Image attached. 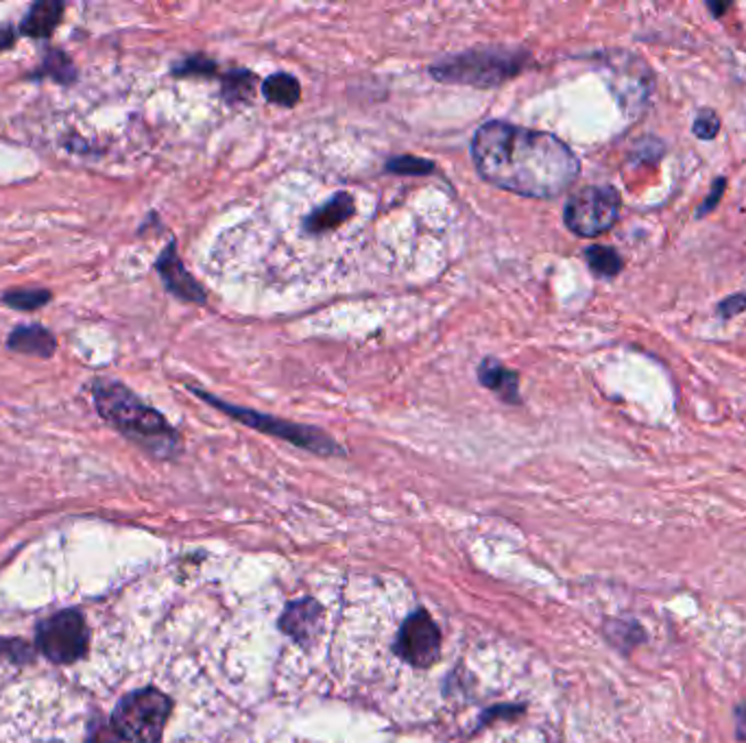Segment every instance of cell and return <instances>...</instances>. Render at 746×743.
I'll use <instances>...</instances> for the list:
<instances>
[{
    "mask_svg": "<svg viewBox=\"0 0 746 743\" xmlns=\"http://www.w3.org/2000/svg\"><path fill=\"white\" fill-rule=\"evenodd\" d=\"M472 157L487 184L533 199L559 197L581 171L579 157L556 135L502 120L476 131Z\"/></svg>",
    "mask_w": 746,
    "mask_h": 743,
    "instance_id": "cell-1",
    "label": "cell"
},
{
    "mask_svg": "<svg viewBox=\"0 0 746 743\" xmlns=\"http://www.w3.org/2000/svg\"><path fill=\"white\" fill-rule=\"evenodd\" d=\"M93 402L99 417L120 436L147 454L169 460L182 451L177 429L162 413L147 406L129 386L118 380L99 378L93 382Z\"/></svg>",
    "mask_w": 746,
    "mask_h": 743,
    "instance_id": "cell-2",
    "label": "cell"
},
{
    "mask_svg": "<svg viewBox=\"0 0 746 743\" xmlns=\"http://www.w3.org/2000/svg\"><path fill=\"white\" fill-rule=\"evenodd\" d=\"M527 51L511 46H480L430 66V75L441 84H463L496 88L513 79L527 66Z\"/></svg>",
    "mask_w": 746,
    "mask_h": 743,
    "instance_id": "cell-3",
    "label": "cell"
},
{
    "mask_svg": "<svg viewBox=\"0 0 746 743\" xmlns=\"http://www.w3.org/2000/svg\"><path fill=\"white\" fill-rule=\"evenodd\" d=\"M173 702L160 689L147 687L127 693L113 709L109 722L122 742L160 743Z\"/></svg>",
    "mask_w": 746,
    "mask_h": 743,
    "instance_id": "cell-4",
    "label": "cell"
},
{
    "mask_svg": "<svg viewBox=\"0 0 746 743\" xmlns=\"http://www.w3.org/2000/svg\"><path fill=\"white\" fill-rule=\"evenodd\" d=\"M199 400H204L206 404H210L214 408L223 411L225 415L234 417V422L238 424L247 425V427H253L258 431H264L269 436H278V438H284L302 449H309L313 454H320V456H336L340 454L343 449L325 434L321 431L317 427H311V425H300L291 424V422H282L278 417H269V415H260L256 411H247V408H238V406H231V404H225L223 400L214 397V395H208L199 389H191Z\"/></svg>",
    "mask_w": 746,
    "mask_h": 743,
    "instance_id": "cell-5",
    "label": "cell"
},
{
    "mask_svg": "<svg viewBox=\"0 0 746 743\" xmlns=\"http://www.w3.org/2000/svg\"><path fill=\"white\" fill-rule=\"evenodd\" d=\"M35 647L55 665H73L88 654L90 633L77 609L44 618L35 631Z\"/></svg>",
    "mask_w": 746,
    "mask_h": 743,
    "instance_id": "cell-6",
    "label": "cell"
},
{
    "mask_svg": "<svg viewBox=\"0 0 746 743\" xmlns=\"http://www.w3.org/2000/svg\"><path fill=\"white\" fill-rule=\"evenodd\" d=\"M620 216V195L612 186H587L570 197L563 220L581 238L609 231Z\"/></svg>",
    "mask_w": 746,
    "mask_h": 743,
    "instance_id": "cell-7",
    "label": "cell"
},
{
    "mask_svg": "<svg viewBox=\"0 0 746 743\" xmlns=\"http://www.w3.org/2000/svg\"><path fill=\"white\" fill-rule=\"evenodd\" d=\"M398 652L413 667H432L441 656V633L426 611H415L400 629Z\"/></svg>",
    "mask_w": 746,
    "mask_h": 743,
    "instance_id": "cell-8",
    "label": "cell"
},
{
    "mask_svg": "<svg viewBox=\"0 0 746 743\" xmlns=\"http://www.w3.org/2000/svg\"><path fill=\"white\" fill-rule=\"evenodd\" d=\"M155 271L160 273L166 291L188 304H206V291L195 282V277L182 264L177 255V244L171 242L158 258Z\"/></svg>",
    "mask_w": 746,
    "mask_h": 743,
    "instance_id": "cell-9",
    "label": "cell"
},
{
    "mask_svg": "<svg viewBox=\"0 0 746 743\" xmlns=\"http://www.w3.org/2000/svg\"><path fill=\"white\" fill-rule=\"evenodd\" d=\"M7 349L22 353V356H33V358L46 360L55 353L57 338L48 327H44L40 323H26V325H18L9 331Z\"/></svg>",
    "mask_w": 746,
    "mask_h": 743,
    "instance_id": "cell-10",
    "label": "cell"
},
{
    "mask_svg": "<svg viewBox=\"0 0 746 743\" xmlns=\"http://www.w3.org/2000/svg\"><path fill=\"white\" fill-rule=\"evenodd\" d=\"M66 4L57 2V0H40L35 4L29 7L26 15L22 18L18 31L24 37H33V40H48L57 26L62 24Z\"/></svg>",
    "mask_w": 746,
    "mask_h": 743,
    "instance_id": "cell-11",
    "label": "cell"
},
{
    "mask_svg": "<svg viewBox=\"0 0 746 743\" xmlns=\"http://www.w3.org/2000/svg\"><path fill=\"white\" fill-rule=\"evenodd\" d=\"M478 380L485 389L496 393L507 404H520V384L518 373L509 371L502 362L487 358L478 367Z\"/></svg>",
    "mask_w": 746,
    "mask_h": 743,
    "instance_id": "cell-12",
    "label": "cell"
},
{
    "mask_svg": "<svg viewBox=\"0 0 746 743\" xmlns=\"http://www.w3.org/2000/svg\"><path fill=\"white\" fill-rule=\"evenodd\" d=\"M282 629L289 637L298 641L313 638L321 629V607L315 600H300L286 607Z\"/></svg>",
    "mask_w": 746,
    "mask_h": 743,
    "instance_id": "cell-13",
    "label": "cell"
},
{
    "mask_svg": "<svg viewBox=\"0 0 746 743\" xmlns=\"http://www.w3.org/2000/svg\"><path fill=\"white\" fill-rule=\"evenodd\" d=\"M354 199L347 193H338L334 195L327 204H323L320 210L311 214L306 218V229L313 233H321V231H329L336 229L338 225H343L345 220H349L354 216Z\"/></svg>",
    "mask_w": 746,
    "mask_h": 743,
    "instance_id": "cell-14",
    "label": "cell"
},
{
    "mask_svg": "<svg viewBox=\"0 0 746 743\" xmlns=\"http://www.w3.org/2000/svg\"><path fill=\"white\" fill-rule=\"evenodd\" d=\"M79 73L75 62L62 48H48L42 57V64L31 73V79H51L60 86H73Z\"/></svg>",
    "mask_w": 746,
    "mask_h": 743,
    "instance_id": "cell-15",
    "label": "cell"
},
{
    "mask_svg": "<svg viewBox=\"0 0 746 743\" xmlns=\"http://www.w3.org/2000/svg\"><path fill=\"white\" fill-rule=\"evenodd\" d=\"M262 95L269 103L293 107L295 103H300V99H302V86L293 75L275 73L264 81Z\"/></svg>",
    "mask_w": 746,
    "mask_h": 743,
    "instance_id": "cell-16",
    "label": "cell"
},
{
    "mask_svg": "<svg viewBox=\"0 0 746 743\" xmlns=\"http://www.w3.org/2000/svg\"><path fill=\"white\" fill-rule=\"evenodd\" d=\"M53 302V293L46 288H11L2 293L0 304L18 313H35Z\"/></svg>",
    "mask_w": 746,
    "mask_h": 743,
    "instance_id": "cell-17",
    "label": "cell"
},
{
    "mask_svg": "<svg viewBox=\"0 0 746 743\" xmlns=\"http://www.w3.org/2000/svg\"><path fill=\"white\" fill-rule=\"evenodd\" d=\"M605 633H607L609 643L616 645L625 654L634 652L640 643L646 641V631L634 620H612L607 622Z\"/></svg>",
    "mask_w": 746,
    "mask_h": 743,
    "instance_id": "cell-18",
    "label": "cell"
},
{
    "mask_svg": "<svg viewBox=\"0 0 746 743\" xmlns=\"http://www.w3.org/2000/svg\"><path fill=\"white\" fill-rule=\"evenodd\" d=\"M590 269L603 277H614L623 271V258L609 247H592L585 251Z\"/></svg>",
    "mask_w": 746,
    "mask_h": 743,
    "instance_id": "cell-19",
    "label": "cell"
},
{
    "mask_svg": "<svg viewBox=\"0 0 746 743\" xmlns=\"http://www.w3.org/2000/svg\"><path fill=\"white\" fill-rule=\"evenodd\" d=\"M35 652L37 647L31 645L24 638H2L0 637V663H9V665H29L35 660Z\"/></svg>",
    "mask_w": 746,
    "mask_h": 743,
    "instance_id": "cell-20",
    "label": "cell"
},
{
    "mask_svg": "<svg viewBox=\"0 0 746 743\" xmlns=\"http://www.w3.org/2000/svg\"><path fill=\"white\" fill-rule=\"evenodd\" d=\"M253 90V75L245 70H234L223 79V92L229 101H245L251 97Z\"/></svg>",
    "mask_w": 746,
    "mask_h": 743,
    "instance_id": "cell-21",
    "label": "cell"
},
{
    "mask_svg": "<svg viewBox=\"0 0 746 743\" xmlns=\"http://www.w3.org/2000/svg\"><path fill=\"white\" fill-rule=\"evenodd\" d=\"M173 75H177V77H191V75L193 77H218V66L204 55H195V57L184 59L182 64H175Z\"/></svg>",
    "mask_w": 746,
    "mask_h": 743,
    "instance_id": "cell-22",
    "label": "cell"
},
{
    "mask_svg": "<svg viewBox=\"0 0 746 743\" xmlns=\"http://www.w3.org/2000/svg\"><path fill=\"white\" fill-rule=\"evenodd\" d=\"M387 171L389 173H396V175H426V173H432L434 171V164L432 162H426L422 157H413V155H402V157H396L387 164Z\"/></svg>",
    "mask_w": 746,
    "mask_h": 743,
    "instance_id": "cell-23",
    "label": "cell"
},
{
    "mask_svg": "<svg viewBox=\"0 0 746 743\" xmlns=\"http://www.w3.org/2000/svg\"><path fill=\"white\" fill-rule=\"evenodd\" d=\"M721 129V122H718V116L710 109L701 111L696 122H694V133L701 138V140H712Z\"/></svg>",
    "mask_w": 746,
    "mask_h": 743,
    "instance_id": "cell-24",
    "label": "cell"
},
{
    "mask_svg": "<svg viewBox=\"0 0 746 743\" xmlns=\"http://www.w3.org/2000/svg\"><path fill=\"white\" fill-rule=\"evenodd\" d=\"M120 737L116 735L111 722H90V729H88V737H86V743H118Z\"/></svg>",
    "mask_w": 746,
    "mask_h": 743,
    "instance_id": "cell-25",
    "label": "cell"
},
{
    "mask_svg": "<svg viewBox=\"0 0 746 743\" xmlns=\"http://www.w3.org/2000/svg\"><path fill=\"white\" fill-rule=\"evenodd\" d=\"M734 720H736V740L746 743V700L734 709Z\"/></svg>",
    "mask_w": 746,
    "mask_h": 743,
    "instance_id": "cell-26",
    "label": "cell"
},
{
    "mask_svg": "<svg viewBox=\"0 0 746 743\" xmlns=\"http://www.w3.org/2000/svg\"><path fill=\"white\" fill-rule=\"evenodd\" d=\"M15 29L9 24H0V53L9 51L15 44Z\"/></svg>",
    "mask_w": 746,
    "mask_h": 743,
    "instance_id": "cell-27",
    "label": "cell"
},
{
    "mask_svg": "<svg viewBox=\"0 0 746 743\" xmlns=\"http://www.w3.org/2000/svg\"><path fill=\"white\" fill-rule=\"evenodd\" d=\"M745 308L746 295H738V297L727 299V302L721 306V313H723L725 317H729V313H740V310H745Z\"/></svg>",
    "mask_w": 746,
    "mask_h": 743,
    "instance_id": "cell-28",
    "label": "cell"
}]
</instances>
